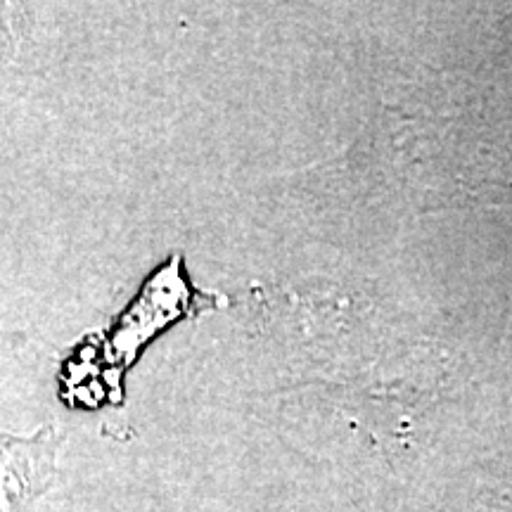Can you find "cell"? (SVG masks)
Returning <instances> with one entry per match:
<instances>
[{"label": "cell", "mask_w": 512, "mask_h": 512, "mask_svg": "<svg viewBox=\"0 0 512 512\" xmlns=\"http://www.w3.org/2000/svg\"><path fill=\"white\" fill-rule=\"evenodd\" d=\"M178 259L171 261V266L166 271L157 273V278L152 280L145 297L140 299L128 316L121 323L117 330V337H114V349L119 351L121 358L133 356L140 344L145 342L147 337L152 335V330L162 328V325L169 323L171 318L178 316L181 311V304L185 306V299H188V290H185V283L178 278L176 273Z\"/></svg>", "instance_id": "cell-2"}, {"label": "cell", "mask_w": 512, "mask_h": 512, "mask_svg": "<svg viewBox=\"0 0 512 512\" xmlns=\"http://www.w3.org/2000/svg\"><path fill=\"white\" fill-rule=\"evenodd\" d=\"M55 470V434L34 437L0 434V512H24L46 489Z\"/></svg>", "instance_id": "cell-1"}]
</instances>
